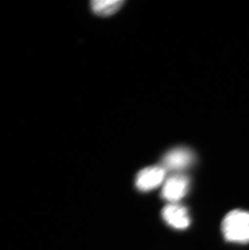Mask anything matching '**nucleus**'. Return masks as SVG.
<instances>
[{
  "label": "nucleus",
  "instance_id": "obj_1",
  "mask_svg": "<svg viewBox=\"0 0 249 250\" xmlns=\"http://www.w3.org/2000/svg\"><path fill=\"white\" fill-rule=\"evenodd\" d=\"M222 232L226 241L229 242L249 244V211L237 209L228 212L222 222Z\"/></svg>",
  "mask_w": 249,
  "mask_h": 250
},
{
  "label": "nucleus",
  "instance_id": "obj_2",
  "mask_svg": "<svg viewBox=\"0 0 249 250\" xmlns=\"http://www.w3.org/2000/svg\"><path fill=\"white\" fill-rule=\"evenodd\" d=\"M195 161V155L187 147L180 146L170 150L163 158L162 167L165 170L178 172L190 167Z\"/></svg>",
  "mask_w": 249,
  "mask_h": 250
},
{
  "label": "nucleus",
  "instance_id": "obj_3",
  "mask_svg": "<svg viewBox=\"0 0 249 250\" xmlns=\"http://www.w3.org/2000/svg\"><path fill=\"white\" fill-rule=\"evenodd\" d=\"M189 179L182 174H175L170 177L163 187L161 196L163 199L171 203H176L188 194Z\"/></svg>",
  "mask_w": 249,
  "mask_h": 250
},
{
  "label": "nucleus",
  "instance_id": "obj_4",
  "mask_svg": "<svg viewBox=\"0 0 249 250\" xmlns=\"http://www.w3.org/2000/svg\"><path fill=\"white\" fill-rule=\"evenodd\" d=\"M165 222L177 230H185L190 225L191 219L186 207L177 203H170L165 206L161 211Z\"/></svg>",
  "mask_w": 249,
  "mask_h": 250
},
{
  "label": "nucleus",
  "instance_id": "obj_5",
  "mask_svg": "<svg viewBox=\"0 0 249 250\" xmlns=\"http://www.w3.org/2000/svg\"><path fill=\"white\" fill-rule=\"evenodd\" d=\"M165 171L162 166H151L142 169L135 178L137 189L148 192L160 187L165 180Z\"/></svg>",
  "mask_w": 249,
  "mask_h": 250
},
{
  "label": "nucleus",
  "instance_id": "obj_6",
  "mask_svg": "<svg viewBox=\"0 0 249 250\" xmlns=\"http://www.w3.org/2000/svg\"><path fill=\"white\" fill-rule=\"evenodd\" d=\"M124 3L122 0H108V1H92L91 7L96 14L100 16H109L114 14L120 9Z\"/></svg>",
  "mask_w": 249,
  "mask_h": 250
}]
</instances>
